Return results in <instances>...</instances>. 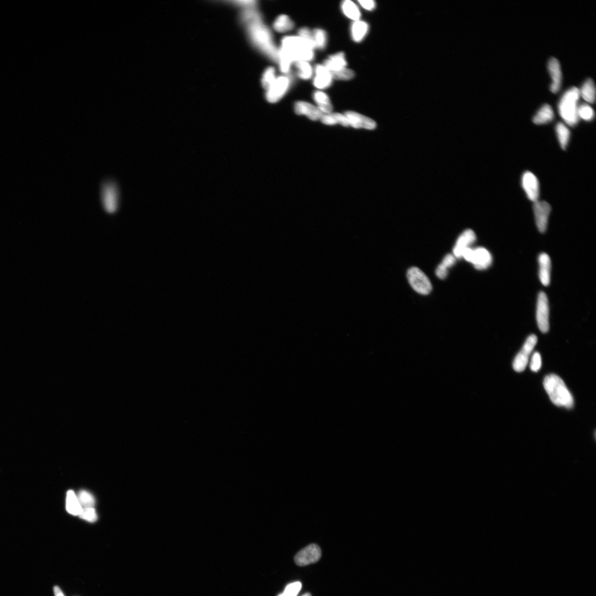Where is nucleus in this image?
<instances>
[{
    "mask_svg": "<svg viewBox=\"0 0 596 596\" xmlns=\"http://www.w3.org/2000/svg\"><path fill=\"white\" fill-rule=\"evenodd\" d=\"M314 47L300 36H287L282 39L278 52V62L282 72L288 73L291 63L297 61L310 62L314 57Z\"/></svg>",
    "mask_w": 596,
    "mask_h": 596,
    "instance_id": "obj_1",
    "label": "nucleus"
},
{
    "mask_svg": "<svg viewBox=\"0 0 596 596\" xmlns=\"http://www.w3.org/2000/svg\"><path fill=\"white\" fill-rule=\"evenodd\" d=\"M543 384L550 400L556 406L571 409L574 406V400L564 382L556 374L547 375L544 378Z\"/></svg>",
    "mask_w": 596,
    "mask_h": 596,
    "instance_id": "obj_2",
    "label": "nucleus"
},
{
    "mask_svg": "<svg viewBox=\"0 0 596 596\" xmlns=\"http://www.w3.org/2000/svg\"><path fill=\"white\" fill-rule=\"evenodd\" d=\"M249 32L251 40L256 46L272 60L278 61V50L271 32L261 22V19L249 22Z\"/></svg>",
    "mask_w": 596,
    "mask_h": 596,
    "instance_id": "obj_3",
    "label": "nucleus"
},
{
    "mask_svg": "<svg viewBox=\"0 0 596 596\" xmlns=\"http://www.w3.org/2000/svg\"><path fill=\"white\" fill-rule=\"evenodd\" d=\"M580 97V90L573 87L563 94L559 102L560 115L569 126H575L579 121L578 102Z\"/></svg>",
    "mask_w": 596,
    "mask_h": 596,
    "instance_id": "obj_4",
    "label": "nucleus"
},
{
    "mask_svg": "<svg viewBox=\"0 0 596 596\" xmlns=\"http://www.w3.org/2000/svg\"><path fill=\"white\" fill-rule=\"evenodd\" d=\"M101 200L103 207L107 212L113 213L118 209L120 192L115 181L107 180L103 182L101 186Z\"/></svg>",
    "mask_w": 596,
    "mask_h": 596,
    "instance_id": "obj_5",
    "label": "nucleus"
},
{
    "mask_svg": "<svg viewBox=\"0 0 596 596\" xmlns=\"http://www.w3.org/2000/svg\"><path fill=\"white\" fill-rule=\"evenodd\" d=\"M407 277L411 286L418 293L427 295L431 292L432 286L429 278L419 268L410 269L407 271Z\"/></svg>",
    "mask_w": 596,
    "mask_h": 596,
    "instance_id": "obj_6",
    "label": "nucleus"
},
{
    "mask_svg": "<svg viewBox=\"0 0 596 596\" xmlns=\"http://www.w3.org/2000/svg\"><path fill=\"white\" fill-rule=\"evenodd\" d=\"M538 341L535 335H531L527 339L521 350L515 357L513 367L517 372H523L526 369L529 362V356L532 353Z\"/></svg>",
    "mask_w": 596,
    "mask_h": 596,
    "instance_id": "obj_7",
    "label": "nucleus"
},
{
    "mask_svg": "<svg viewBox=\"0 0 596 596\" xmlns=\"http://www.w3.org/2000/svg\"><path fill=\"white\" fill-rule=\"evenodd\" d=\"M538 326L543 333L548 332L549 329V307L547 295L545 293H540L538 296L536 312Z\"/></svg>",
    "mask_w": 596,
    "mask_h": 596,
    "instance_id": "obj_8",
    "label": "nucleus"
},
{
    "mask_svg": "<svg viewBox=\"0 0 596 596\" xmlns=\"http://www.w3.org/2000/svg\"><path fill=\"white\" fill-rule=\"evenodd\" d=\"M321 556V550L319 546L312 544L301 550L295 555L294 561L298 566H307L318 561Z\"/></svg>",
    "mask_w": 596,
    "mask_h": 596,
    "instance_id": "obj_9",
    "label": "nucleus"
},
{
    "mask_svg": "<svg viewBox=\"0 0 596 596\" xmlns=\"http://www.w3.org/2000/svg\"><path fill=\"white\" fill-rule=\"evenodd\" d=\"M290 85L289 77L282 76L277 77L273 84L267 90L266 98L269 102L275 103L280 101L287 93Z\"/></svg>",
    "mask_w": 596,
    "mask_h": 596,
    "instance_id": "obj_10",
    "label": "nucleus"
},
{
    "mask_svg": "<svg viewBox=\"0 0 596 596\" xmlns=\"http://www.w3.org/2000/svg\"><path fill=\"white\" fill-rule=\"evenodd\" d=\"M533 210L538 229L541 232H545L547 229L551 206L547 202L538 200L534 203Z\"/></svg>",
    "mask_w": 596,
    "mask_h": 596,
    "instance_id": "obj_11",
    "label": "nucleus"
},
{
    "mask_svg": "<svg viewBox=\"0 0 596 596\" xmlns=\"http://www.w3.org/2000/svg\"><path fill=\"white\" fill-rule=\"evenodd\" d=\"M522 184L528 198L534 203L538 201L540 196V184L534 174L529 171L524 173Z\"/></svg>",
    "mask_w": 596,
    "mask_h": 596,
    "instance_id": "obj_12",
    "label": "nucleus"
},
{
    "mask_svg": "<svg viewBox=\"0 0 596 596\" xmlns=\"http://www.w3.org/2000/svg\"><path fill=\"white\" fill-rule=\"evenodd\" d=\"M344 115L348 121L349 126L354 128H364L368 130H373L377 127L376 122L359 113L347 111Z\"/></svg>",
    "mask_w": 596,
    "mask_h": 596,
    "instance_id": "obj_13",
    "label": "nucleus"
},
{
    "mask_svg": "<svg viewBox=\"0 0 596 596\" xmlns=\"http://www.w3.org/2000/svg\"><path fill=\"white\" fill-rule=\"evenodd\" d=\"M476 240V236L474 231L471 229L464 231L458 237L456 245L453 249V254H454L455 257L458 258H462L465 250L469 248L471 245L474 244Z\"/></svg>",
    "mask_w": 596,
    "mask_h": 596,
    "instance_id": "obj_14",
    "label": "nucleus"
},
{
    "mask_svg": "<svg viewBox=\"0 0 596 596\" xmlns=\"http://www.w3.org/2000/svg\"><path fill=\"white\" fill-rule=\"evenodd\" d=\"M492 262V256L487 249L484 248H478L473 249L471 263L474 265L476 269L479 270L487 269L490 266Z\"/></svg>",
    "mask_w": 596,
    "mask_h": 596,
    "instance_id": "obj_15",
    "label": "nucleus"
},
{
    "mask_svg": "<svg viewBox=\"0 0 596 596\" xmlns=\"http://www.w3.org/2000/svg\"><path fill=\"white\" fill-rule=\"evenodd\" d=\"M315 72L314 85L316 88L325 89L331 86L333 79L332 74L323 65H316Z\"/></svg>",
    "mask_w": 596,
    "mask_h": 596,
    "instance_id": "obj_16",
    "label": "nucleus"
},
{
    "mask_svg": "<svg viewBox=\"0 0 596 596\" xmlns=\"http://www.w3.org/2000/svg\"><path fill=\"white\" fill-rule=\"evenodd\" d=\"M295 112L298 115H304L312 121L320 120L323 114L317 107L304 101H298L294 106Z\"/></svg>",
    "mask_w": 596,
    "mask_h": 596,
    "instance_id": "obj_17",
    "label": "nucleus"
},
{
    "mask_svg": "<svg viewBox=\"0 0 596 596\" xmlns=\"http://www.w3.org/2000/svg\"><path fill=\"white\" fill-rule=\"evenodd\" d=\"M548 69L552 79L550 90L553 93H556L559 90L561 82V71L558 60L552 57L548 63Z\"/></svg>",
    "mask_w": 596,
    "mask_h": 596,
    "instance_id": "obj_18",
    "label": "nucleus"
},
{
    "mask_svg": "<svg viewBox=\"0 0 596 596\" xmlns=\"http://www.w3.org/2000/svg\"><path fill=\"white\" fill-rule=\"evenodd\" d=\"M540 265V278L541 283L544 286H548L550 282V274H551V260L548 255L546 253L541 254L539 258Z\"/></svg>",
    "mask_w": 596,
    "mask_h": 596,
    "instance_id": "obj_19",
    "label": "nucleus"
},
{
    "mask_svg": "<svg viewBox=\"0 0 596 596\" xmlns=\"http://www.w3.org/2000/svg\"><path fill=\"white\" fill-rule=\"evenodd\" d=\"M323 66L331 73L346 68L347 61L344 53L340 52L330 56Z\"/></svg>",
    "mask_w": 596,
    "mask_h": 596,
    "instance_id": "obj_20",
    "label": "nucleus"
},
{
    "mask_svg": "<svg viewBox=\"0 0 596 596\" xmlns=\"http://www.w3.org/2000/svg\"><path fill=\"white\" fill-rule=\"evenodd\" d=\"M313 98L317 105V107L323 114L332 113L333 106L329 96L325 93L317 91L314 94Z\"/></svg>",
    "mask_w": 596,
    "mask_h": 596,
    "instance_id": "obj_21",
    "label": "nucleus"
},
{
    "mask_svg": "<svg viewBox=\"0 0 596 596\" xmlns=\"http://www.w3.org/2000/svg\"><path fill=\"white\" fill-rule=\"evenodd\" d=\"M66 508L68 513L73 516H79L82 511V507L73 490L67 492Z\"/></svg>",
    "mask_w": 596,
    "mask_h": 596,
    "instance_id": "obj_22",
    "label": "nucleus"
},
{
    "mask_svg": "<svg viewBox=\"0 0 596 596\" xmlns=\"http://www.w3.org/2000/svg\"><path fill=\"white\" fill-rule=\"evenodd\" d=\"M554 116L553 110L551 106L548 104L543 105L537 113L533 118V122L536 125H543L551 122Z\"/></svg>",
    "mask_w": 596,
    "mask_h": 596,
    "instance_id": "obj_23",
    "label": "nucleus"
},
{
    "mask_svg": "<svg viewBox=\"0 0 596 596\" xmlns=\"http://www.w3.org/2000/svg\"><path fill=\"white\" fill-rule=\"evenodd\" d=\"M368 24L361 21H355L351 25V32L353 40L360 42L366 37L368 31Z\"/></svg>",
    "mask_w": 596,
    "mask_h": 596,
    "instance_id": "obj_24",
    "label": "nucleus"
},
{
    "mask_svg": "<svg viewBox=\"0 0 596 596\" xmlns=\"http://www.w3.org/2000/svg\"><path fill=\"white\" fill-rule=\"evenodd\" d=\"M323 124L332 126L339 124L343 127H348L349 122L344 114L334 113L323 114L320 119Z\"/></svg>",
    "mask_w": 596,
    "mask_h": 596,
    "instance_id": "obj_25",
    "label": "nucleus"
},
{
    "mask_svg": "<svg viewBox=\"0 0 596 596\" xmlns=\"http://www.w3.org/2000/svg\"><path fill=\"white\" fill-rule=\"evenodd\" d=\"M341 9L343 14L348 18L353 19L355 21L360 20V11L357 6L352 2L349 1V0L343 2L341 4Z\"/></svg>",
    "mask_w": 596,
    "mask_h": 596,
    "instance_id": "obj_26",
    "label": "nucleus"
},
{
    "mask_svg": "<svg viewBox=\"0 0 596 596\" xmlns=\"http://www.w3.org/2000/svg\"><path fill=\"white\" fill-rule=\"evenodd\" d=\"M580 95L586 101L593 103L595 100V90L594 83L591 79H587L583 84L580 90Z\"/></svg>",
    "mask_w": 596,
    "mask_h": 596,
    "instance_id": "obj_27",
    "label": "nucleus"
},
{
    "mask_svg": "<svg viewBox=\"0 0 596 596\" xmlns=\"http://www.w3.org/2000/svg\"><path fill=\"white\" fill-rule=\"evenodd\" d=\"M274 27L276 31L284 33L293 29L294 24L288 16L282 15L277 18Z\"/></svg>",
    "mask_w": 596,
    "mask_h": 596,
    "instance_id": "obj_28",
    "label": "nucleus"
},
{
    "mask_svg": "<svg viewBox=\"0 0 596 596\" xmlns=\"http://www.w3.org/2000/svg\"><path fill=\"white\" fill-rule=\"evenodd\" d=\"M556 132L560 146L563 149H565L570 138V132L569 129L563 123H559L556 126Z\"/></svg>",
    "mask_w": 596,
    "mask_h": 596,
    "instance_id": "obj_29",
    "label": "nucleus"
},
{
    "mask_svg": "<svg viewBox=\"0 0 596 596\" xmlns=\"http://www.w3.org/2000/svg\"><path fill=\"white\" fill-rule=\"evenodd\" d=\"M295 66L298 70L297 75L303 80H308L313 75V69L310 64L306 61H297L295 62Z\"/></svg>",
    "mask_w": 596,
    "mask_h": 596,
    "instance_id": "obj_30",
    "label": "nucleus"
},
{
    "mask_svg": "<svg viewBox=\"0 0 596 596\" xmlns=\"http://www.w3.org/2000/svg\"><path fill=\"white\" fill-rule=\"evenodd\" d=\"M312 34L315 48L321 50L324 49L327 43L326 32L321 29H315Z\"/></svg>",
    "mask_w": 596,
    "mask_h": 596,
    "instance_id": "obj_31",
    "label": "nucleus"
},
{
    "mask_svg": "<svg viewBox=\"0 0 596 596\" xmlns=\"http://www.w3.org/2000/svg\"><path fill=\"white\" fill-rule=\"evenodd\" d=\"M82 508H94L95 499L94 496L86 490H81L77 496Z\"/></svg>",
    "mask_w": 596,
    "mask_h": 596,
    "instance_id": "obj_32",
    "label": "nucleus"
},
{
    "mask_svg": "<svg viewBox=\"0 0 596 596\" xmlns=\"http://www.w3.org/2000/svg\"><path fill=\"white\" fill-rule=\"evenodd\" d=\"M277 77H276L275 69L274 68H269L265 70L262 79L263 87L267 90L274 83Z\"/></svg>",
    "mask_w": 596,
    "mask_h": 596,
    "instance_id": "obj_33",
    "label": "nucleus"
},
{
    "mask_svg": "<svg viewBox=\"0 0 596 596\" xmlns=\"http://www.w3.org/2000/svg\"><path fill=\"white\" fill-rule=\"evenodd\" d=\"M578 116L579 118L589 121L594 118V112L591 106L583 104L578 107Z\"/></svg>",
    "mask_w": 596,
    "mask_h": 596,
    "instance_id": "obj_34",
    "label": "nucleus"
},
{
    "mask_svg": "<svg viewBox=\"0 0 596 596\" xmlns=\"http://www.w3.org/2000/svg\"><path fill=\"white\" fill-rule=\"evenodd\" d=\"M333 78L340 80H349L354 76V73L352 70L346 68L331 73Z\"/></svg>",
    "mask_w": 596,
    "mask_h": 596,
    "instance_id": "obj_35",
    "label": "nucleus"
},
{
    "mask_svg": "<svg viewBox=\"0 0 596 596\" xmlns=\"http://www.w3.org/2000/svg\"><path fill=\"white\" fill-rule=\"evenodd\" d=\"M302 588V584L300 582H295L289 584L285 589L284 592L278 596H296Z\"/></svg>",
    "mask_w": 596,
    "mask_h": 596,
    "instance_id": "obj_36",
    "label": "nucleus"
},
{
    "mask_svg": "<svg viewBox=\"0 0 596 596\" xmlns=\"http://www.w3.org/2000/svg\"><path fill=\"white\" fill-rule=\"evenodd\" d=\"M79 516L82 519L90 522H96L97 520L96 512L94 508H82Z\"/></svg>",
    "mask_w": 596,
    "mask_h": 596,
    "instance_id": "obj_37",
    "label": "nucleus"
},
{
    "mask_svg": "<svg viewBox=\"0 0 596 596\" xmlns=\"http://www.w3.org/2000/svg\"><path fill=\"white\" fill-rule=\"evenodd\" d=\"M542 364V357L540 353L537 352H534L530 361L531 370L534 372L539 371L541 368Z\"/></svg>",
    "mask_w": 596,
    "mask_h": 596,
    "instance_id": "obj_38",
    "label": "nucleus"
},
{
    "mask_svg": "<svg viewBox=\"0 0 596 596\" xmlns=\"http://www.w3.org/2000/svg\"><path fill=\"white\" fill-rule=\"evenodd\" d=\"M298 35H299L300 37L305 39V40L309 42L311 45H312L314 48L315 49L313 41V34L312 32H311L308 28L304 27L300 29L299 31H298Z\"/></svg>",
    "mask_w": 596,
    "mask_h": 596,
    "instance_id": "obj_39",
    "label": "nucleus"
},
{
    "mask_svg": "<svg viewBox=\"0 0 596 596\" xmlns=\"http://www.w3.org/2000/svg\"><path fill=\"white\" fill-rule=\"evenodd\" d=\"M456 263V257L454 255L449 254L444 258L442 264L446 269L450 268L453 266Z\"/></svg>",
    "mask_w": 596,
    "mask_h": 596,
    "instance_id": "obj_40",
    "label": "nucleus"
},
{
    "mask_svg": "<svg viewBox=\"0 0 596 596\" xmlns=\"http://www.w3.org/2000/svg\"><path fill=\"white\" fill-rule=\"evenodd\" d=\"M436 274L439 279H444L448 275V270L442 264H440L436 271Z\"/></svg>",
    "mask_w": 596,
    "mask_h": 596,
    "instance_id": "obj_41",
    "label": "nucleus"
},
{
    "mask_svg": "<svg viewBox=\"0 0 596 596\" xmlns=\"http://www.w3.org/2000/svg\"><path fill=\"white\" fill-rule=\"evenodd\" d=\"M359 3L363 8L368 11L373 10L375 7V3L373 0H361Z\"/></svg>",
    "mask_w": 596,
    "mask_h": 596,
    "instance_id": "obj_42",
    "label": "nucleus"
},
{
    "mask_svg": "<svg viewBox=\"0 0 596 596\" xmlns=\"http://www.w3.org/2000/svg\"><path fill=\"white\" fill-rule=\"evenodd\" d=\"M54 592L55 596H65L62 591L61 588L58 586H55L54 588Z\"/></svg>",
    "mask_w": 596,
    "mask_h": 596,
    "instance_id": "obj_43",
    "label": "nucleus"
},
{
    "mask_svg": "<svg viewBox=\"0 0 596 596\" xmlns=\"http://www.w3.org/2000/svg\"><path fill=\"white\" fill-rule=\"evenodd\" d=\"M302 596H312V594H310V593H306V594H303V595H302Z\"/></svg>",
    "mask_w": 596,
    "mask_h": 596,
    "instance_id": "obj_44",
    "label": "nucleus"
}]
</instances>
